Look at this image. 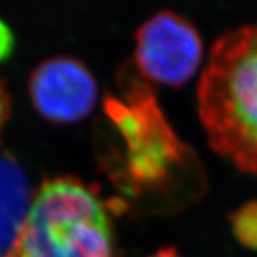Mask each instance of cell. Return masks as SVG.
<instances>
[{
	"mask_svg": "<svg viewBox=\"0 0 257 257\" xmlns=\"http://www.w3.org/2000/svg\"><path fill=\"white\" fill-rule=\"evenodd\" d=\"M120 80L119 94L104 99L113 138L106 167L120 193L117 206L140 213L179 210L204 189L200 160L176 135L150 83L133 64Z\"/></svg>",
	"mask_w": 257,
	"mask_h": 257,
	"instance_id": "6da1fadb",
	"label": "cell"
},
{
	"mask_svg": "<svg viewBox=\"0 0 257 257\" xmlns=\"http://www.w3.org/2000/svg\"><path fill=\"white\" fill-rule=\"evenodd\" d=\"M197 109L211 149L257 176V23L227 30L213 43Z\"/></svg>",
	"mask_w": 257,
	"mask_h": 257,
	"instance_id": "7a4b0ae2",
	"label": "cell"
},
{
	"mask_svg": "<svg viewBox=\"0 0 257 257\" xmlns=\"http://www.w3.org/2000/svg\"><path fill=\"white\" fill-rule=\"evenodd\" d=\"M110 202L76 177L40 186L13 257H121Z\"/></svg>",
	"mask_w": 257,
	"mask_h": 257,
	"instance_id": "3957f363",
	"label": "cell"
},
{
	"mask_svg": "<svg viewBox=\"0 0 257 257\" xmlns=\"http://www.w3.org/2000/svg\"><path fill=\"white\" fill-rule=\"evenodd\" d=\"M135 62L147 82L179 87L196 74L203 60V39L190 20L173 10H160L135 35Z\"/></svg>",
	"mask_w": 257,
	"mask_h": 257,
	"instance_id": "277c9868",
	"label": "cell"
},
{
	"mask_svg": "<svg viewBox=\"0 0 257 257\" xmlns=\"http://www.w3.org/2000/svg\"><path fill=\"white\" fill-rule=\"evenodd\" d=\"M32 99L42 114L56 121H76L97 100V83L80 60L67 56L47 59L30 80Z\"/></svg>",
	"mask_w": 257,
	"mask_h": 257,
	"instance_id": "5b68a950",
	"label": "cell"
},
{
	"mask_svg": "<svg viewBox=\"0 0 257 257\" xmlns=\"http://www.w3.org/2000/svg\"><path fill=\"white\" fill-rule=\"evenodd\" d=\"M33 194L25 170L0 153V257H13Z\"/></svg>",
	"mask_w": 257,
	"mask_h": 257,
	"instance_id": "8992f818",
	"label": "cell"
},
{
	"mask_svg": "<svg viewBox=\"0 0 257 257\" xmlns=\"http://www.w3.org/2000/svg\"><path fill=\"white\" fill-rule=\"evenodd\" d=\"M234 239L241 246L257 250V200H248L229 216Z\"/></svg>",
	"mask_w": 257,
	"mask_h": 257,
	"instance_id": "52a82bcc",
	"label": "cell"
},
{
	"mask_svg": "<svg viewBox=\"0 0 257 257\" xmlns=\"http://www.w3.org/2000/svg\"><path fill=\"white\" fill-rule=\"evenodd\" d=\"M13 47V33L5 20L0 19V60L9 55Z\"/></svg>",
	"mask_w": 257,
	"mask_h": 257,
	"instance_id": "ba28073f",
	"label": "cell"
},
{
	"mask_svg": "<svg viewBox=\"0 0 257 257\" xmlns=\"http://www.w3.org/2000/svg\"><path fill=\"white\" fill-rule=\"evenodd\" d=\"M149 257H183L175 247H162L152 253Z\"/></svg>",
	"mask_w": 257,
	"mask_h": 257,
	"instance_id": "9c48e42d",
	"label": "cell"
},
{
	"mask_svg": "<svg viewBox=\"0 0 257 257\" xmlns=\"http://www.w3.org/2000/svg\"><path fill=\"white\" fill-rule=\"evenodd\" d=\"M5 111H6V100H5V94L0 89V126H2V121L5 119Z\"/></svg>",
	"mask_w": 257,
	"mask_h": 257,
	"instance_id": "30bf717a",
	"label": "cell"
}]
</instances>
